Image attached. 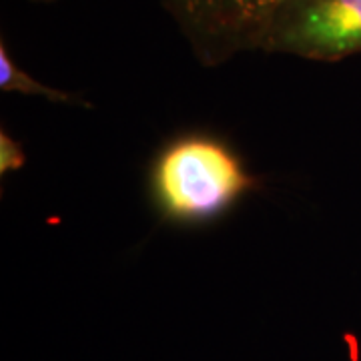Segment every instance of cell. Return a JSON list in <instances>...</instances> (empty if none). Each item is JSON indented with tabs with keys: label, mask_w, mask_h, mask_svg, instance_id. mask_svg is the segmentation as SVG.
Listing matches in <instances>:
<instances>
[{
	"label": "cell",
	"mask_w": 361,
	"mask_h": 361,
	"mask_svg": "<svg viewBox=\"0 0 361 361\" xmlns=\"http://www.w3.org/2000/svg\"><path fill=\"white\" fill-rule=\"evenodd\" d=\"M255 180L227 142L203 133L173 139L151 169V195L163 219L193 225L223 215Z\"/></svg>",
	"instance_id": "obj_1"
},
{
	"label": "cell",
	"mask_w": 361,
	"mask_h": 361,
	"mask_svg": "<svg viewBox=\"0 0 361 361\" xmlns=\"http://www.w3.org/2000/svg\"><path fill=\"white\" fill-rule=\"evenodd\" d=\"M203 65L261 51L287 0H159Z\"/></svg>",
	"instance_id": "obj_2"
},
{
	"label": "cell",
	"mask_w": 361,
	"mask_h": 361,
	"mask_svg": "<svg viewBox=\"0 0 361 361\" xmlns=\"http://www.w3.org/2000/svg\"><path fill=\"white\" fill-rule=\"evenodd\" d=\"M261 51L337 63L361 52V0H287Z\"/></svg>",
	"instance_id": "obj_3"
},
{
	"label": "cell",
	"mask_w": 361,
	"mask_h": 361,
	"mask_svg": "<svg viewBox=\"0 0 361 361\" xmlns=\"http://www.w3.org/2000/svg\"><path fill=\"white\" fill-rule=\"evenodd\" d=\"M0 90L2 92H20L26 97H39L51 103L78 104L89 106V103L75 92H66L61 89H52L49 85L40 82L32 75H28L20 66L16 65L13 54L6 49V42H0Z\"/></svg>",
	"instance_id": "obj_4"
},
{
	"label": "cell",
	"mask_w": 361,
	"mask_h": 361,
	"mask_svg": "<svg viewBox=\"0 0 361 361\" xmlns=\"http://www.w3.org/2000/svg\"><path fill=\"white\" fill-rule=\"evenodd\" d=\"M26 165V153L20 147V142L8 135L4 129H0V175H8Z\"/></svg>",
	"instance_id": "obj_5"
},
{
	"label": "cell",
	"mask_w": 361,
	"mask_h": 361,
	"mask_svg": "<svg viewBox=\"0 0 361 361\" xmlns=\"http://www.w3.org/2000/svg\"><path fill=\"white\" fill-rule=\"evenodd\" d=\"M37 2H52V0H37Z\"/></svg>",
	"instance_id": "obj_6"
}]
</instances>
